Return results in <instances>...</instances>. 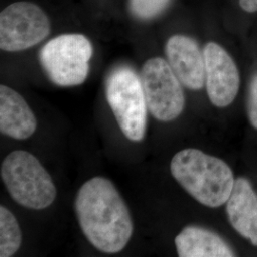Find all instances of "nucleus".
<instances>
[{
    "label": "nucleus",
    "instance_id": "1",
    "mask_svg": "<svg viewBox=\"0 0 257 257\" xmlns=\"http://www.w3.org/2000/svg\"><path fill=\"white\" fill-rule=\"evenodd\" d=\"M74 209L84 235L105 253H117L127 246L134 223L124 199L109 179L96 176L82 185Z\"/></svg>",
    "mask_w": 257,
    "mask_h": 257
},
{
    "label": "nucleus",
    "instance_id": "14",
    "mask_svg": "<svg viewBox=\"0 0 257 257\" xmlns=\"http://www.w3.org/2000/svg\"><path fill=\"white\" fill-rule=\"evenodd\" d=\"M171 0H130L134 15L141 19H151L161 14Z\"/></svg>",
    "mask_w": 257,
    "mask_h": 257
},
{
    "label": "nucleus",
    "instance_id": "13",
    "mask_svg": "<svg viewBox=\"0 0 257 257\" xmlns=\"http://www.w3.org/2000/svg\"><path fill=\"white\" fill-rule=\"evenodd\" d=\"M21 231L19 222L11 211L0 207V256H13L20 248Z\"/></svg>",
    "mask_w": 257,
    "mask_h": 257
},
{
    "label": "nucleus",
    "instance_id": "5",
    "mask_svg": "<svg viewBox=\"0 0 257 257\" xmlns=\"http://www.w3.org/2000/svg\"><path fill=\"white\" fill-rule=\"evenodd\" d=\"M91 41L80 34L54 37L40 50L39 60L52 82L60 87L82 84L89 74Z\"/></svg>",
    "mask_w": 257,
    "mask_h": 257
},
{
    "label": "nucleus",
    "instance_id": "7",
    "mask_svg": "<svg viewBox=\"0 0 257 257\" xmlns=\"http://www.w3.org/2000/svg\"><path fill=\"white\" fill-rule=\"evenodd\" d=\"M50 32L51 23L46 13L32 2H15L0 14V48L5 52L36 46Z\"/></svg>",
    "mask_w": 257,
    "mask_h": 257
},
{
    "label": "nucleus",
    "instance_id": "16",
    "mask_svg": "<svg viewBox=\"0 0 257 257\" xmlns=\"http://www.w3.org/2000/svg\"><path fill=\"white\" fill-rule=\"evenodd\" d=\"M240 7L247 13L257 12V0H239Z\"/></svg>",
    "mask_w": 257,
    "mask_h": 257
},
{
    "label": "nucleus",
    "instance_id": "9",
    "mask_svg": "<svg viewBox=\"0 0 257 257\" xmlns=\"http://www.w3.org/2000/svg\"><path fill=\"white\" fill-rule=\"evenodd\" d=\"M165 52L168 62L180 82L191 90L202 89L206 81L205 58L193 38L175 35L167 41Z\"/></svg>",
    "mask_w": 257,
    "mask_h": 257
},
{
    "label": "nucleus",
    "instance_id": "4",
    "mask_svg": "<svg viewBox=\"0 0 257 257\" xmlns=\"http://www.w3.org/2000/svg\"><path fill=\"white\" fill-rule=\"evenodd\" d=\"M106 97L124 136L135 142L143 140L148 106L138 74L125 66L113 70L106 82Z\"/></svg>",
    "mask_w": 257,
    "mask_h": 257
},
{
    "label": "nucleus",
    "instance_id": "6",
    "mask_svg": "<svg viewBox=\"0 0 257 257\" xmlns=\"http://www.w3.org/2000/svg\"><path fill=\"white\" fill-rule=\"evenodd\" d=\"M141 82L148 110L159 121L169 122L177 118L185 107L181 82L168 61L153 57L142 67Z\"/></svg>",
    "mask_w": 257,
    "mask_h": 257
},
{
    "label": "nucleus",
    "instance_id": "3",
    "mask_svg": "<svg viewBox=\"0 0 257 257\" xmlns=\"http://www.w3.org/2000/svg\"><path fill=\"white\" fill-rule=\"evenodd\" d=\"M1 179L10 196L24 208L44 210L55 200L52 177L37 157L25 151H15L5 157Z\"/></svg>",
    "mask_w": 257,
    "mask_h": 257
},
{
    "label": "nucleus",
    "instance_id": "10",
    "mask_svg": "<svg viewBox=\"0 0 257 257\" xmlns=\"http://www.w3.org/2000/svg\"><path fill=\"white\" fill-rule=\"evenodd\" d=\"M37 118L27 102L12 88L0 86V132L9 138L24 140L37 130Z\"/></svg>",
    "mask_w": 257,
    "mask_h": 257
},
{
    "label": "nucleus",
    "instance_id": "11",
    "mask_svg": "<svg viewBox=\"0 0 257 257\" xmlns=\"http://www.w3.org/2000/svg\"><path fill=\"white\" fill-rule=\"evenodd\" d=\"M226 211L232 228L257 246V194L247 179L235 181Z\"/></svg>",
    "mask_w": 257,
    "mask_h": 257
},
{
    "label": "nucleus",
    "instance_id": "8",
    "mask_svg": "<svg viewBox=\"0 0 257 257\" xmlns=\"http://www.w3.org/2000/svg\"><path fill=\"white\" fill-rule=\"evenodd\" d=\"M203 54L208 96L214 106L225 108L232 103L238 93V69L230 55L215 42H209Z\"/></svg>",
    "mask_w": 257,
    "mask_h": 257
},
{
    "label": "nucleus",
    "instance_id": "15",
    "mask_svg": "<svg viewBox=\"0 0 257 257\" xmlns=\"http://www.w3.org/2000/svg\"><path fill=\"white\" fill-rule=\"evenodd\" d=\"M248 114L251 125L257 128V74L251 80L249 87Z\"/></svg>",
    "mask_w": 257,
    "mask_h": 257
},
{
    "label": "nucleus",
    "instance_id": "12",
    "mask_svg": "<svg viewBox=\"0 0 257 257\" xmlns=\"http://www.w3.org/2000/svg\"><path fill=\"white\" fill-rule=\"evenodd\" d=\"M180 257H231L230 246L211 230L199 227L185 228L175 240Z\"/></svg>",
    "mask_w": 257,
    "mask_h": 257
},
{
    "label": "nucleus",
    "instance_id": "2",
    "mask_svg": "<svg viewBox=\"0 0 257 257\" xmlns=\"http://www.w3.org/2000/svg\"><path fill=\"white\" fill-rule=\"evenodd\" d=\"M171 173L187 193L209 208L227 203L235 183L226 162L196 149L177 153L171 162Z\"/></svg>",
    "mask_w": 257,
    "mask_h": 257
}]
</instances>
